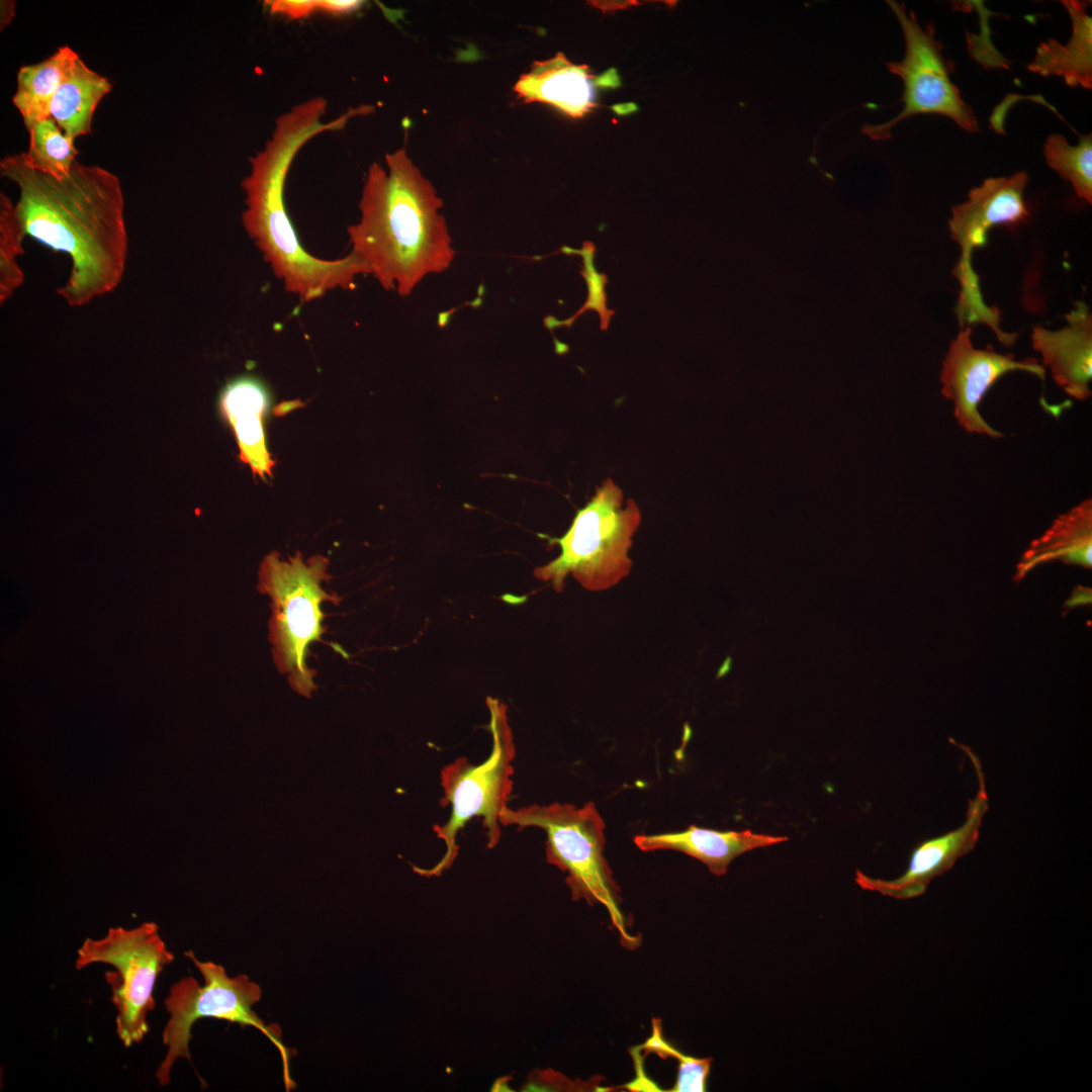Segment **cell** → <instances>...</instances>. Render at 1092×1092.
Here are the masks:
<instances>
[{
	"label": "cell",
	"instance_id": "cell-7",
	"mask_svg": "<svg viewBox=\"0 0 1092 1092\" xmlns=\"http://www.w3.org/2000/svg\"><path fill=\"white\" fill-rule=\"evenodd\" d=\"M184 954L201 973L204 985L200 986L193 977H185L170 988L164 1001L170 1017L162 1033L167 1053L155 1074L158 1083L161 1086L169 1084L172 1067L178 1059L191 1062L189 1041L193 1024L201 1018H215L237 1023L243 1028L253 1026L265 1034L281 1056L286 1091L295 1089L296 1084L290 1074V1058L296 1052L282 1042L281 1028L277 1024H266L253 1009L261 999L260 986L244 974L229 977L222 966L200 962L192 950Z\"/></svg>",
	"mask_w": 1092,
	"mask_h": 1092
},
{
	"label": "cell",
	"instance_id": "cell-4",
	"mask_svg": "<svg viewBox=\"0 0 1092 1092\" xmlns=\"http://www.w3.org/2000/svg\"><path fill=\"white\" fill-rule=\"evenodd\" d=\"M503 826L537 827L546 833V858L566 874L572 899L588 905L599 903L609 913L622 943L634 948L640 940L627 930L620 909V889L604 855L605 823L595 804L578 808L571 804L529 805L499 816Z\"/></svg>",
	"mask_w": 1092,
	"mask_h": 1092
},
{
	"label": "cell",
	"instance_id": "cell-18",
	"mask_svg": "<svg viewBox=\"0 0 1092 1092\" xmlns=\"http://www.w3.org/2000/svg\"><path fill=\"white\" fill-rule=\"evenodd\" d=\"M1091 550L1092 499L1087 498L1060 515L1030 543L1016 565L1014 580L1019 582L1036 566L1055 560L1091 568Z\"/></svg>",
	"mask_w": 1092,
	"mask_h": 1092
},
{
	"label": "cell",
	"instance_id": "cell-6",
	"mask_svg": "<svg viewBox=\"0 0 1092 1092\" xmlns=\"http://www.w3.org/2000/svg\"><path fill=\"white\" fill-rule=\"evenodd\" d=\"M328 568L329 560L321 555L303 560L297 552L284 560L272 552L259 570L258 590L271 600L269 640L274 663L287 675L290 687L306 698L316 689L306 656L309 644L325 631L322 604L341 600L323 587L331 578Z\"/></svg>",
	"mask_w": 1092,
	"mask_h": 1092
},
{
	"label": "cell",
	"instance_id": "cell-3",
	"mask_svg": "<svg viewBox=\"0 0 1092 1092\" xmlns=\"http://www.w3.org/2000/svg\"><path fill=\"white\" fill-rule=\"evenodd\" d=\"M387 171L369 166L359 202L360 219L348 226L356 256L385 290L407 296L455 257L442 199L399 149L385 157Z\"/></svg>",
	"mask_w": 1092,
	"mask_h": 1092
},
{
	"label": "cell",
	"instance_id": "cell-24",
	"mask_svg": "<svg viewBox=\"0 0 1092 1092\" xmlns=\"http://www.w3.org/2000/svg\"><path fill=\"white\" fill-rule=\"evenodd\" d=\"M22 225L16 214L15 203L0 193V302L3 304L22 284L24 275L17 263L23 254Z\"/></svg>",
	"mask_w": 1092,
	"mask_h": 1092
},
{
	"label": "cell",
	"instance_id": "cell-12",
	"mask_svg": "<svg viewBox=\"0 0 1092 1092\" xmlns=\"http://www.w3.org/2000/svg\"><path fill=\"white\" fill-rule=\"evenodd\" d=\"M1012 371L1028 372L1042 380L1045 377L1044 366L1036 359L1017 360L1011 354L997 353L990 346L975 348L972 329H960L942 361L940 382L941 393L953 402L954 417L965 431L992 438L1003 437L984 420L978 406L993 384Z\"/></svg>",
	"mask_w": 1092,
	"mask_h": 1092
},
{
	"label": "cell",
	"instance_id": "cell-14",
	"mask_svg": "<svg viewBox=\"0 0 1092 1092\" xmlns=\"http://www.w3.org/2000/svg\"><path fill=\"white\" fill-rule=\"evenodd\" d=\"M1065 317L1067 325L1056 331L1034 327L1031 344L1054 381L1073 398L1085 400L1091 395L1092 313L1078 300Z\"/></svg>",
	"mask_w": 1092,
	"mask_h": 1092
},
{
	"label": "cell",
	"instance_id": "cell-23",
	"mask_svg": "<svg viewBox=\"0 0 1092 1092\" xmlns=\"http://www.w3.org/2000/svg\"><path fill=\"white\" fill-rule=\"evenodd\" d=\"M1048 165L1069 181L1081 199L1092 202V134L1080 135L1077 146H1070L1060 133L1051 134L1044 144Z\"/></svg>",
	"mask_w": 1092,
	"mask_h": 1092
},
{
	"label": "cell",
	"instance_id": "cell-13",
	"mask_svg": "<svg viewBox=\"0 0 1092 1092\" xmlns=\"http://www.w3.org/2000/svg\"><path fill=\"white\" fill-rule=\"evenodd\" d=\"M960 748L970 758L979 785L976 795L969 801L964 823L953 830L919 843L911 852L905 873L898 878H872L856 870L854 880L861 889L899 900L917 898L926 892L933 879L949 871L959 858L974 849L989 808V799L981 760L969 746L960 744Z\"/></svg>",
	"mask_w": 1092,
	"mask_h": 1092
},
{
	"label": "cell",
	"instance_id": "cell-22",
	"mask_svg": "<svg viewBox=\"0 0 1092 1092\" xmlns=\"http://www.w3.org/2000/svg\"><path fill=\"white\" fill-rule=\"evenodd\" d=\"M28 133V149L22 153L27 165L57 178L66 176L77 162L75 141L52 117L36 122Z\"/></svg>",
	"mask_w": 1092,
	"mask_h": 1092
},
{
	"label": "cell",
	"instance_id": "cell-5",
	"mask_svg": "<svg viewBox=\"0 0 1092 1092\" xmlns=\"http://www.w3.org/2000/svg\"><path fill=\"white\" fill-rule=\"evenodd\" d=\"M640 522L637 504L631 498L624 502L621 488L612 478L605 479L564 535L548 539L560 553L536 567L534 576L550 582L557 593L563 590L568 574L587 590L611 588L631 571L629 551Z\"/></svg>",
	"mask_w": 1092,
	"mask_h": 1092
},
{
	"label": "cell",
	"instance_id": "cell-21",
	"mask_svg": "<svg viewBox=\"0 0 1092 1092\" xmlns=\"http://www.w3.org/2000/svg\"><path fill=\"white\" fill-rule=\"evenodd\" d=\"M77 56L70 47L63 46L49 58L19 68L12 103L27 131L39 120L50 117L53 97Z\"/></svg>",
	"mask_w": 1092,
	"mask_h": 1092
},
{
	"label": "cell",
	"instance_id": "cell-2",
	"mask_svg": "<svg viewBox=\"0 0 1092 1092\" xmlns=\"http://www.w3.org/2000/svg\"><path fill=\"white\" fill-rule=\"evenodd\" d=\"M327 108L326 99L317 96L279 115L264 148L249 159L250 174L241 182L246 204L242 222L248 236L285 290L303 301L337 288L354 289L356 278L369 274L352 253L334 260L307 253L285 209V180L298 151L321 132L343 128L355 115L349 110L324 122Z\"/></svg>",
	"mask_w": 1092,
	"mask_h": 1092
},
{
	"label": "cell",
	"instance_id": "cell-8",
	"mask_svg": "<svg viewBox=\"0 0 1092 1092\" xmlns=\"http://www.w3.org/2000/svg\"><path fill=\"white\" fill-rule=\"evenodd\" d=\"M487 706L490 712L491 752L478 764L471 763L466 757H458L442 768L441 804L451 809L447 820L435 825L433 830L444 843L445 852L434 868L420 870L419 873L434 876L448 869L458 854L459 832L475 817L482 819L488 848H493L500 840L499 816L507 807L513 789L516 748L505 705L488 698Z\"/></svg>",
	"mask_w": 1092,
	"mask_h": 1092
},
{
	"label": "cell",
	"instance_id": "cell-29",
	"mask_svg": "<svg viewBox=\"0 0 1092 1092\" xmlns=\"http://www.w3.org/2000/svg\"><path fill=\"white\" fill-rule=\"evenodd\" d=\"M14 1L2 0L0 5V28H5L13 19L14 16Z\"/></svg>",
	"mask_w": 1092,
	"mask_h": 1092
},
{
	"label": "cell",
	"instance_id": "cell-25",
	"mask_svg": "<svg viewBox=\"0 0 1092 1092\" xmlns=\"http://www.w3.org/2000/svg\"><path fill=\"white\" fill-rule=\"evenodd\" d=\"M561 252L566 255L575 254L581 257L582 269L580 270V275L584 278L587 286V298L584 304L571 316L565 320H557L554 316L549 315L544 318V326L549 331L560 327H567L570 329L580 314L586 310L593 309L597 311L600 316L601 330H608L611 317L615 314V310L610 309L607 306L608 295L605 287L609 282L608 276L605 273L598 272L595 267V244L585 241L578 250L570 247H562Z\"/></svg>",
	"mask_w": 1092,
	"mask_h": 1092
},
{
	"label": "cell",
	"instance_id": "cell-9",
	"mask_svg": "<svg viewBox=\"0 0 1092 1092\" xmlns=\"http://www.w3.org/2000/svg\"><path fill=\"white\" fill-rule=\"evenodd\" d=\"M174 954L159 926L144 922L133 928L110 927L100 939L86 938L77 950L75 968L102 963L115 971L104 974L116 1010L115 1032L125 1048L141 1042L150 1030L147 1016L156 1007L154 986Z\"/></svg>",
	"mask_w": 1092,
	"mask_h": 1092
},
{
	"label": "cell",
	"instance_id": "cell-27",
	"mask_svg": "<svg viewBox=\"0 0 1092 1092\" xmlns=\"http://www.w3.org/2000/svg\"><path fill=\"white\" fill-rule=\"evenodd\" d=\"M271 12L285 15L290 19H301L318 11V0H274L266 1Z\"/></svg>",
	"mask_w": 1092,
	"mask_h": 1092
},
{
	"label": "cell",
	"instance_id": "cell-1",
	"mask_svg": "<svg viewBox=\"0 0 1092 1092\" xmlns=\"http://www.w3.org/2000/svg\"><path fill=\"white\" fill-rule=\"evenodd\" d=\"M0 173L18 188L15 210L25 236L70 257V276L57 290L70 306L87 304L118 286L127 233L115 174L76 162L57 178L30 168L22 153L4 157Z\"/></svg>",
	"mask_w": 1092,
	"mask_h": 1092
},
{
	"label": "cell",
	"instance_id": "cell-26",
	"mask_svg": "<svg viewBox=\"0 0 1092 1092\" xmlns=\"http://www.w3.org/2000/svg\"><path fill=\"white\" fill-rule=\"evenodd\" d=\"M652 1035L642 1045L644 1050L657 1054L661 1058L672 1057L678 1061L677 1076L671 1092H704L713 1059L697 1058L686 1055L667 1042L661 1031L660 1022L653 1019Z\"/></svg>",
	"mask_w": 1092,
	"mask_h": 1092
},
{
	"label": "cell",
	"instance_id": "cell-17",
	"mask_svg": "<svg viewBox=\"0 0 1092 1092\" xmlns=\"http://www.w3.org/2000/svg\"><path fill=\"white\" fill-rule=\"evenodd\" d=\"M219 405L238 440L241 460L260 477L271 476L274 462L265 442L263 418L268 395L264 387L251 378L236 379L222 390Z\"/></svg>",
	"mask_w": 1092,
	"mask_h": 1092
},
{
	"label": "cell",
	"instance_id": "cell-20",
	"mask_svg": "<svg viewBox=\"0 0 1092 1092\" xmlns=\"http://www.w3.org/2000/svg\"><path fill=\"white\" fill-rule=\"evenodd\" d=\"M111 88L107 78L90 69L78 55L53 97L50 117L74 141L87 135L99 102Z\"/></svg>",
	"mask_w": 1092,
	"mask_h": 1092
},
{
	"label": "cell",
	"instance_id": "cell-16",
	"mask_svg": "<svg viewBox=\"0 0 1092 1092\" xmlns=\"http://www.w3.org/2000/svg\"><path fill=\"white\" fill-rule=\"evenodd\" d=\"M594 78L586 65H575L559 52L549 60L535 61L513 89L524 102L548 103L577 118L597 106Z\"/></svg>",
	"mask_w": 1092,
	"mask_h": 1092
},
{
	"label": "cell",
	"instance_id": "cell-15",
	"mask_svg": "<svg viewBox=\"0 0 1092 1092\" xmlns=\"http://www.w3.org/2000/svg\"><path fill=\"white\" fill-rule=\"evenodd\" d=\"M787 840V836L754 833L748 829L718 831L696 825H690L679 832L634 837L635 845L642 851L676 850L702 861L716 876L725 875L731 861L738 855Z\"/></svg>",
	"mask_w": 1092,
	"mask_h": 1092
},
{
	"label": "cell",
	"instance_id": "cell-30",
	"mask_svg": "<svg viewBox=\"0 0 1092 1092\" xmlns=\"http://www.w3.org/2000/svg\"><path fill=\"white\" fill-rule=\"evenodd\" d=\"M730 666H731V659L728 658L726 660L725 665L723 666V668L720 669L719 675H723L725 672H727L726 670H728Z\"/></svg>",
	"mask_w": 1092,
	"mask_h": 1092
},
{
	"label": "cell",
	"instance_id": "cell-19",
	"mask_svg": "<svg viewBox=\"0 0 1092 1092\" xmlns=\"http://www.w3.org/2000/svg\"><path fill=\"white\" fill-rule=\"evenodd\" d=\"M1072 22L1066 44L1054 38L1036 48L1027 70L1041 76L1063 77L1070 87L1092 88V18L1086 12L1090 1L1063 0Z\"/></svg>",
	"mask_w": 1092,
	"mask_h": 1092
},
{
	"label": "cell",
	"instance_id": "cell-11",
	"mask_svg": "<svg viewBox=\"0 0 1092 1092\" xmlns=\"http://www.w3.org/2000/svg\"><path fill=\"white\" fill-rule=\"evenodd\" d=\"M896 15L905 39V55L899 62H888V70L904 85L902 111L891 120L870 125L861 132L874 141L891 139V129L900 121L916 114L935 113L952 119L969 132H978L979 123L973 108L965 102L950 74L952 63L942 55V44L935 39L931 22L920 26L915 14L907 12L904 3L886 1Z\"/></svg>",
	"mask_w": 1092,
	"mask_h": 1092
},
{
	"label": "cell",
	"instance_id": "cell-10",
	"mask_svg": "<svg viewBox=\"0 0 1092 1092\" xmlns=\"http://www.w3.org/2000/svg\"><path fill=\"white\" fill-rule=\"evenodd\" d=\"M1027 183L1025 172L988 178L970 191L966 202L951 208L949 235L960 248L952 274L960 285L957 314L961 328L978 323L993 331L999 328L998 309L990 307L983 299L979 277L972 267V256L976 249L986 246L988 232L993 226L1013 229L1028 221L1031 213L1024 197Z\"/></svg>",
	"mask_w": 1092,
	"mask_h": 1092
},
{
	"label": "cell",
	"instance_id": "cell-28",
	"mask_svg": "<svg viewBox=\"0 0 1092 1092\" xmlns=\"http://www.w3.org/2000/svg\"><path fill=\"white\" fill-rule=\"evenodd\" d=\"M362 5L357 0H318V11L333 15L348 14Z\"/></svg>",
	"mask_w": 1092,
	"mask_h": 1092
}]
</instances>
